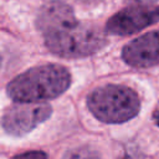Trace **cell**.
I'll list each match as a JSON object with an SVG mask.
<instances>
[{"mask_svg":"<svg viewBox=\"0 0 159 159\" xmlns=\"http://www.w3.org/2000/svg\"><path fill=\"white\" fill-rule=\"evenodd\" d=\"M154 119H155V122H157V124L159 125V111H157V112L154 113Z\"/></svg>","mask_w":159,"mask_h":159,"instance_id":"11","label":"cell"},{"mask_svg":"<svg viewBox=\"0 0 159 159\" xmlns=\"http://www.w3.org/2000/svg\"><path fill=\"white\" fill-rule=\"evenodd\" d=\"M76 22L77 19L72 7L60 0H51L43 4L36 16V27L43 36Z\"/></svg>","mask_w":159,"mask_h":159,"instance_id":"7","label":"cell"},{"mask_svg":"<svg viewBox=\"0 0 159 159\" xmlns=\"http://www.w3.org/2000/svg\"><path fill=\"white\" fill-rule=\"evenodd\" d=\"M51 113L52 108L46 103H15L5 111L1 125L9 134L24 135L45 122Z\"/></svg>","mask_w":159,"mask_h":159,"instance_id":"4","label":"cell"},{"mask_svg":"<svg viewBox=\"0 0 159 159\" xmlns=\"http://www.w3.org/2000/svg\"><path fill=\"white\" fill-rule=\"evenodd\" d=\"M92 114L104 123H123L135 117L140 109L138 94L122 84H106L92 91L87 97Z\"/></svg>","mask_w":159,"mask_h":159,"instance_id":"3","label":"cell"},{"mask_svg":"<svg viewBox=\"0 0 159 159\" xmlns=\"http://www.w3.org/2000/svg\"><path fill=\"white\" fill-rule=\"evenodd\" d=\"M129 4H134V5H140V6H149V4L155 2L157 0H125Z\"/></svg>","mask_w":159,"mask_h":159,"instance_id":"10","label":"cell"},{"mask_svg":"<svg viewBox=\"0 0 159 159\" xmlns=\"http://www.w3.org/2000/svg\"><path fill=\"white\" fill-rule=\"evenodd\" d=\"M14 159H47V155L43 152L34 150V152H26V153L19 154Z\"/></svg>","mask_w":159,"mask_h":159,"instance_id":"9","label":"cell"},{"mask_svg":"<svg viewBox=\"0 0 159 159\" xmlns=\"http://www.w3.org/2000/svg\"><path fill=\"white\" fill-rule=\"evenodd\" d=\"M124 62L132 67L147 68L159 63V31L144 34L128 42L122 51Z\"/></svg>","mask_w":159,"mask_h":159,"instance_id":"6","label":"cell"},{"mask_svg":"<svg viewBox=\"0 0 159 159\" xmlns=\"http://www.w3.org/2000/svg\"><path fill=\"white\" fill-rule=\"evenodd\" d=\"M120 159H133V157L130 155V154H125L123 158H120Z\"/></svg>","mask_w":159,"mask_h":159,"instance_id":"13","label":"cell"},{"mask_svg":"<svg viewBox=\"0 0 159 159\" xmlns=\"http://www.w3.org/2000/svg\"><path fill=\"white\" fill-rule=\"evenodd\" d=\"M71 84L68 70L47 63L32 67L7 83V96L17 103H40L62 94Z\"/></svg>","mask_w":159,"mask_h":159,"instance_id":"1","label":"cell"},{"mask_svg":"<svg viewBox=\"0 0 159 159\" xmlns=\"http://www.w3.org/2000/svg\"><path fill=\"white\" fill-rule=\"evenodd\" d=\"M46 47L56 56L80 58L96 53L107 45L106 34L92 24L76 22L43 36Z\"/></svg>","mask_w":159,"mask_h":159,"instance_id":"2","label":"cell"},{"mask_svg":"<svg viewBox=\"0 0 159 159\" xmlns=\"http://www.w3.org/2000/svg\"><path fill=\"white\" fill-rule=\"evenodd\" d=\"M77 1L86 2V4H92V2H97V1H99V0H77Z\"/></svg>","mask_w":159,"mask_h":159,"instance_id":"12","label":"cell"},{"mask_svg":"<svg viewBox=\"0 0 159 159\" xmlns=\"http://www.w3.org/2000/svg\"><path fill=\"white\" fill-rule=\"evenodd\" d=\"M63 159H101L97 150L91 147H77L66 152Z\"/></svg>","mask_w":159,"mask_h":159,"instance_id":"8","label":"cell"},{"mask_svg":"<svg viewBox=\"0 0 159 159\" xmlns=\"http://www.w3.org/2000/svg\"><path fill=\"white\" fill-rule=\"evenodd\" d=\"M159 21V6H133L114 14L106 24L112 35L128 36Z\"/></svg>","mask_w":159,"mask_h":159,"instance_id":"5","label":"cell"},{"mask_svg":"<svg viewBox=\"0 0 159 159\" xmlns=\"http://www.w3.org/2000/svg\"><path fill=\"white\" fill-rule=\"evenodd\" d=\"M0 66H1V57H0Z\"/></svg>","mask_w":159,"mask_h":159,"instance_id":"14","label":"cell"}]
</instances>
